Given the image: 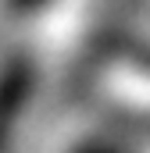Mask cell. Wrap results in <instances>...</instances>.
<instances>
[{"mask_svg":"<svg viewBox=\"0 0 150 153\" xmlns=\"http://www.w3.org/2000/svg\"><path fill=\"white\" fill-rule=\"evenodd\" d=\"M64 153H140V146H136V139H129V135H118L111 128H97V132L75 135L72 146Z\"/></svg>","mask_w":150,"mask_h":153,"instance_id":"obj_1","label":"cell"}]
</instances>
